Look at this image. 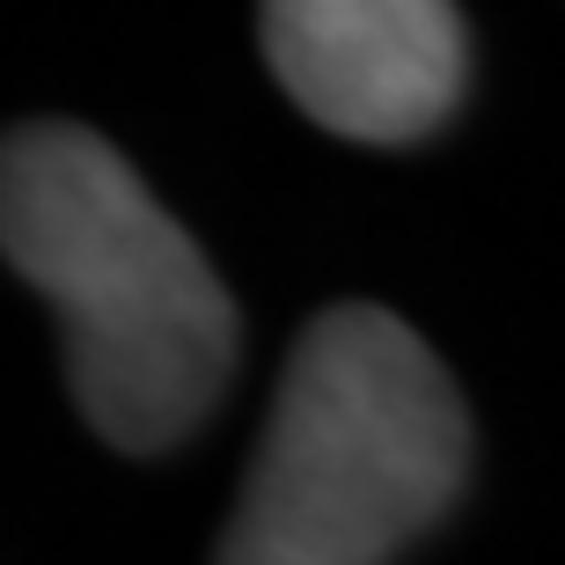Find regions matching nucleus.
<instances>
[{
    "mask_svg": "<svg viewBox=\"0 0 565 565\" xmlns=\"http://www.w3.org/2000/svg\"><path fill=\"white\" fill-rule=\"evenodd\" d=\"M0 257L60 309L82 419L162 456L206 426L235 375V301L140 169L88 126L0 132Z\"/></svg>",
    "mask_w": 565,
    "mask_h": 565,
    "instance_id": "f257e3e1",
    "label": "nucleus"
},
{
    "mask_svg": "<svg viewBox=\"0 0 565 565\" xmlns=\"http://www.w3.org/2000/svg\"><path fill=\"white\" fill-rule=\"evenodd\" d=\"M470 412L404 316L338 301L294 338L213 565H390L456 507Z\"/></svg>",
    "mask_w": 565,
    "mask_h": 565,
    "instance_id": "f03ea898",
    "label": "nucleus"
},
{
    "mask_svg": "<svg viewBox=\"0 0 565 565\" xmlns=\"http://www.w3.org/2000/svg\"><path fill=\"white\" fill-rule=\"evenodd\" d=\"M257 38L316 126L367 147L440 132L470 82V22L440 0H273Z\"/></svg>",
    "mask_w": 565,
    "mask_h": 565,
    "instance_id": "7ed1b4c3",
    "label": "nucleus"
}]
</instances>
